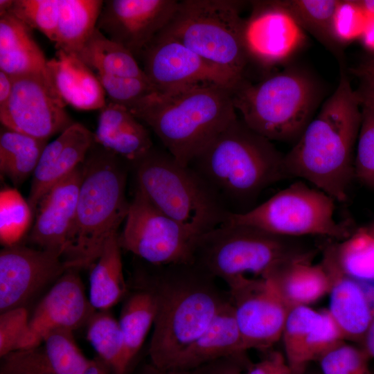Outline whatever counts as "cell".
Wrapping results in <instances>:
<instances>
[{
	"instance_id": "obj_1",
	"label": "cell",
	"mask_w": 374,
	"mask_h": 374,
	"mask_svg": "<svg viewBox=\"0 0 374 374\" xmlns=\"http://www.w3.org/2000/svg\"><path fill=\"white\" fill-rule=\"evenodd\" d=\"M216 279L193 262L135 268L132 284L148 291L155 303L148 348L153 364L167 369L229 301Z\"/></svg>"
},
{
	"instance_id": "obj_2",
	"label": "cell",
	"mask_w": 374,
	"mask_h": 374,
	"mask_svg": "<svg viewBox=\"0 0 374 374\" xmlns=\"http://www.w3.org/2000/svg\"><path fill=\"white\" fill-rule=\"evenodd\" d=\"M362 106L341 63L339 83L318 114L285 154L287 172L313 184L336 202L346 201L355 178L354 161Z\"/></svg>"
},
{
	"instance_id": "obj_3",
	"label": "cell",
	"mask_w": 374,
	"mask_h": 374,
	"mask_svg": "<svg viewBox=\"0 0 374 374\" xmlns=\"http://www.w3.org/2000/svg\"><path fill=\"white\" fill-rule=\"evenodd\" d=\"M188 166L231 214L248 211L255 206L253 204L265 189L290 179L285 154L238 117Z\"/></svg>"
},
{
	"instance_id": "obj_4",
	"label": "cell",
	"mask_w": 374,
	"mask_h": 374,
	"mask_svg": "<svg viewBox=\"0 0 374 374\" xmlns=\"http://www.w3.org/2000/svg\"><path fill=\"white\" fill-rule=\"evenodd\" d=\"M130 111L154 132L166 150L184 166H188L238 118L232 91L216 84L155 91Z\"/></svg>"
},
{
	"instance_id": "obj_5",
	"label": "cell",
	"mask_w": 374,
	"mask_h": 374,
	"mask_svg": "<svg viewBox=\"0 0 374 374\" xmlns=\"http://www.w3.org/2000/svg\"><path fill=\"white\" fill-rule=\"evenodd\" d=\"M95 143L83 163L75 217L62 258L71 269L91 267L106 241L125 222L127 166ZM129 164V163H128Z\"/></svg>"
},
{
	"instance_id": "obj_6",
	"label": "cell",
	"mask_w": 374,
	"mask_h": 374,
	"mask_svg": "<svg viewBox=\"0 0 374 374\" xmlns=\"http://www.w3.org/2000/svg\"><path fill=\"white\" fill-rule=\"evenodd\" d=\"M232 96L251 130L271 141L294 143L314 118L320 89L304 71L288 69L256 83L245 79Z\"/></svg>"
},
{
	"instance_id": "obj_7",
	"label": "cell",
	"mask_w": 374,
	"mask_h": 374,
	"mask_svg": "<svg viewBox=\"0 0 374 374\" xmlns=\"http://www.w3.org/2000/svg\"><path fill=\"white\" fill-rule=\"evenodd\" d=\"M136 189L196 237L227 222L231 215L202 178L166 150L154 147L131 165Z\"/></svg>"
},
{
	"instance_id": "obj_8",
	"label": "cell",
	"mask_w": 374,
	"mask_h": 374,
	"mask_svg": "<svg viewBox=\"0 0 374 374\" xmlns=\"http://www.w3.org/2000/svg\"><path fill=\"white\" fill-rule=\"evenodd\" d=\"M312 255L296 238L227 220L197 238L193 262L226 282L248 274L265 277L292 262L311 260Z\"/></svg>"
},
{
	"instance_id": "obj_9",
	"label": "cell",
	"mask_w": 374,
	"mask_h": 374,
	"mask_svg": "<svg viewBox=\"0 0 374 374\" xmlns=\"http://www.w3.org/2000/svg\"><path fill=\"white\" fill-rule=\"evenodd\" d=\"M245 1L184 0L160 32L240 80L249 62L244 40Z\"/></svg>"
},
{
	"instance_id": "obj_10",
	"label": "cell",
	"mask_w": 374,
	"mask_h": 374,
	"mask_svg": "<svg viewBox=\"0 0 374 374\" xmlns=\"http://www.w3.org/2000/svg\"><path fill=\"white\" fill-rule=\"evenodd\" d=\"M335 200L302 181H296L264 202L229 221L288 238L318 235L344 240L350 234L335 217Z\"/></svg>"
},
{
	"instance_id": "obj_11",
	"label": "cell",
	"mask_w": 374,
	"mask_h": 374,
	"mask_svg": "<svg viewBox=\"0 0 374 374\" xmlns=\"http://www.w3.org/2000/svg\"><path fill=\"white\" fill-rule=\"evenodd\" d=\"M197 238L135 188L118 234L121 249L152 265L190 263Z\"/></svg>"
},
{
	"instance_id": "obj_12",
	"label": "cell",
	"mask_w": 374,
	"mask_h": 374,
	"mask_svg": "<svg viewBox=\"0 0 374 374\" xmlns=\"http://www.w3.org/2000/svg\"><path fill=\"white\" fill-rule=\"evenodd\" d=\"M225 283L245 349L266 350L279 341L291 308L274 281L242 276Z\"/></svg>"
},
{
	"instance_id": "obj_13",
	"label": "cell",
	"mask_w": 374,
	"mask_h": 374,
	"mask_svg": "<svg viewBox=\"0 0 374 374\" xmlns=\"http://www.w3.org/2000/svg\"><path fill=\"white\" fill-rule=\"evenodd\" d=\"M7 103L0 107L2 125L30 136L48 140L73 122L47 72L12 77Z\"/></svg>"
},
{
	"instance_id": "obj_14",
	"label": "cell",
	"mask_w": 374,
	"mask_h": 374,
	"mask_svg": "<svg viewBox=\"0 0 374 374\" xmlns=\"http://www.w3.org/2000/svg\"><path fill=\"white\" fill-rule=\"evenodd\" d=\"M140 58L143 71L157 91L202 84L220 85L233 91L244 80L161 33L148 45Z\"/></svg>"
},
{
	"instance_id": "obj_15",
	"label": "cell",
	"mask_w": 374,
	"mask_h": 374,
	"mask_svg": "<svg viewBox=\"0 0 374 374\" xmlns=\"http://www.w3.org/2000/svg\"><path fill=\"white\" fill-rule=\"evenodd\" d=\"M69 267L61 254L19 244L0 252V313L26 305Z\"/></svg>"
},
{
	"instance_id": "obj_16",
	"label": "cell",
	"mask_w": 374,
	"mask_h": 374,
	"mask_svg": "<svg viewBox=\"0 0 374 374\" xmlns=\"http://www.w3.org/2000/svg\"><path fill=\"white\" fill-rule=\"evenodd\" d=\"M244 19V40L249 61L264 68L286 62L303 46L305 31L280 1H251Z\"/></svg>"
},
{
	"instance_id": "obj_17",
	"label": "cell",
	"mask_w": 374,
	"mask_h": 374,
	"mask_svg": "<svg viewBox=\"0 0 374 374\" xmlns=\"http://www.w3.org/2000/svg\"><path fill=\"white\" fill-rule=\"evenodd\" d=\"M179 1H104L96 28L136 59L168 25Z\"/></svg>"
},
{
	"instance_id": "obj_18",
	"label": "cell",
	"mask_w": 374,
	"mask_h": 374,
	"mask_svg": "<svg viewBox=\"0 0 374 374\" xmlns=\"http://www.w3.org/2000/svg\"><path fill=\"white\" fill-rule=\"evenodd\" d=\"M78 269L62 274L35 307L29 318L30 332L39 346L55 330L73 331L87 325L97 311L87 297Z\"/></svg>"
},
{
	"instance_id": "obj_19",
	"label": "cell",
	"mask_w": 374,
	"mask_h": 374,
	"mask_svg": "<svg viewBox=\"0 0 374 374\" xmlns=\"http://www.w3.org/2000/svg\"><path fill=\"white\" fill-rule=\"evenodd\" d=\"M83 172L82 163L50 188L39 201L28 235L29 242L37 249L63 256L75 217Z\"/></svg>"
},
{
	"instance_id": "obj_20",
	"label": "cell",
	"mask_w": 374,
	"mask_h": 374,
	"mask_svg": "<svg viewBox=\"0 0 374 374\" xmlns=\"http://www.w3.org/2000/svg\"><path fill=\"white\" fill-rule=\"evenodd\" d=\"M93 361L79 348L72 331L55 330L39 346L1 357L0 374H82Z\"/></svg>"
},
{
	"instance_id": "obj_21",
	"label": "cell",
	"mask_w": 374,
	"mask_h": 374,
	"mask_svg": "<svg viewBox=\"0 0 374 374\" xmlns=\"http://www.w3.org/2000/svg\"><path fill=\"white\" fill-rule=\"evenodd\" d=\"M95 143L93 133L75 122L46 145L33 175L27 199L34 215L43 196L84 162Z\"/></svg>"
},
{
	"instance_id": "obj_22",
	"label": "cell",
	"mask_w": 374,
	"mask_h": 374,
	"mask_svg": "<svg viewBox=\"0 0 374 374\" xmlns=\"http://www.w3.org/2000/svg\"><path fill=\"white\" fill-rule=\"evenodd\" d=\"M322 264L331 279L330 314L344 339L363 341L374 317V306L363 283L341 271L334 246L326 250Z\"/></svg>"
},
{
	"instance_id": "obj_23",
	"label": "cell",
	"mask_w": 374,
	"mask_h": 374,
	"mask_svg": "<svg viewBox=\"0 0 374 374\" xmlns=\"http://www.w3.org/2000/svg\"><path fill=\"white\" fill-rule=\"evenodd\" d=\"M246 351L229 301L167 369L191 370L222 359L245 357Z\"/></svg>"
},
{
	"instance_id": "obj_24",
	"label": "cell",
	"mask_w": 374,
	"mask_h": 374,
	"mask_svg": "<svg viewBox=\"0 0 374 374\" xmlns=\"http://www.w3.org/2000/svg\"><path fill=\"white\" fill-rule=\"evenodd\" d=\"M95 143L130 166L152 148L149 131L127 107L108 100L100 109Z\"/></svg>"
},
{
	"instance_id": "obj_25",
	"label": "cell",
	"mask_w": 374,
	"mask_h": 374,
	"mask_svg": "<svg viewBox=\"0 0 374 374\" xmlns=\"http://www.w3.org/2000/svg\"><path fill=\"white\" fill-rule=\"evenodd\" d=\"M46 72L66 105L79 110H100L105 105L106 93L96 74L77 55L57 50L47 60Z\"/></svg>"
},
{
	"instance_id": "obj_26",
	"label": "cell",
	"mask_w": 374,
	"mask_h": 374,
	"mask_svg": "<svg viewBox=\"0 0 374 374\" xmlns=\"http://www.w3.org/2000/svg\"><path fill=\"white\" fill-rule=\"evenodd\" d=\"M47 60L30 27L9 12L0 17V71L11 77L46 73Z\"/></svg>"
},
{
	"instance_id": "obj_27",
	"label": "cell",
	"mask_w": 374,
	"mask_h": 374,
	"mask_svg": "<svg viewBox=\"0 0 374 374\" xmlns=\"http://www.w3.org/2000/svg\"><path fill=\"white\" fill-rule=\"evenodd\" d=\"M265 277L271 278L290 307L313 303L331 288V279L322 263L297 260L282 266Z\"/></svg>"
},
{
	"instance_id": "obj_28",
	"label": "cell",
	"mask_w": 374,
	"mask_h": 374,
	"mask_svg": "<svg viewBox=\"0 0 374 374\" xmlns=\"http://www.w3.org/2000/svg\"><path fill=\"white\" fill-rule=\"evenodd\" d=\"M118 234L112 235L106 241L90 272L89 299L97 311L109 310L127 293Z\"/></svg>"
},
{
	"instance_id": "obj_29",
	"label": "cell",
	"mask_w": 374,
	"mask_h": 374,
	"mask_svg": "<svg viewBox=\"0 0 374 374\" xmlns=\"http://www.w3.org/2000/svg\"><path fill=\"white\" fill-rule=\"evenodd\" d=\"M103 3L102 0H60L57 50L78 55L96 28Z\"/></svg>"
},
{
	"instance_id": "obj_30",
	"label": "cell",
	"mask_w": 374,
	"mask_h": 374,
	"mask_svg": "<svg viewBox=\"0 0 374 374\" xmlns=\"http://www.w3.org/2000/svg\"><path fill=\"white\" fill-rule=\"evenodd\" d=\"M132 290L125 298L118 323L124 345V366L130 364L140 351L155 318V303L146 290L131 284Z\"/></svg>"
},
{
	"instance_id": "obj_31",
	"label": "cell",
	"mask_w": 374,
	"mask_h": 374,
	"mask_svg": "<svg viewBox=\"0 0 374 374\" xmlns=\"http://www.w3.org/2000/svg\"><path fill=\"white\" fill-rule=\"evenodd\" d=\"M95 73L125 78H148L136 58L97 28L77 55Z\"/></svg>"
},
{
	"instance_id": "obj_32",
	"label": "cell",
	"mask_w": 374,
	"mask_h": 374,
	"mask_svg": "<svg viewBox=\"0 0 374 374\" xmlns=\"http://www.w3.org/2000/svg\"><path fill=\"white\" fill-rule=\"evenodd\" d=\"M47 140L8 129L0 134V170L15 185L23 183L34 171Z\"/></svg>"
},
{
	"instance_id": "obj_33",
	"label": "cell",
	"mask_w": 374,
	"mask_h": 374,
	"mask_svg": "<svg viewBox=\"0 0 374 374\" xmlns=\"http://www.w3.org/2000/svg\"><path fill=\"white\" fill-rule=\"evenodd\" d=\"M339 0L280 1L299 26L341 58V48L332 34V18Z\"/></svg>"
},
{
	"instance_id": "obj_34",
	"label": "cell",
	"mask_w": 374,
	"mask_h": 374,
	"mask_svg": "<svg viewBox=\"0 0 374 374\" xmlns=\"http://www.w3.org/2000/svg\"><path fill=\"white\" fill-rule=\"evenodd\" d=\"M87 326V339L112 374H127L118 321L108 310L96 311Z\"/></svg>"
},
{
	"instance_id": "obj_35",
	"label": "cell",
	"mask_w": 374,
	"mask_h": 374,
	"mask_svg": "<svg viewBox=\"0 0 374 374\" xmlns=\"http://www.w3.org/2000/svg\"><path fill=\"white\" fill-rule=\"evenodd\" d=\"M335 256L341 271L363 283L374 284V235L360 229L334 245Z\"/></svg>"
},
{
	"instance_id": "obj_36",
	"label": "cell",
	"mask_w": 374,
	"mask_h": 374,
	"mask_svg": "<svg viewBox=\"0 0 374 374\" xmlns=\"http://www.w3.org/2000/svg\"><path fill=\"white\" fill-rule=\"evenodd\" d=\"M321 310L317 311L307 305L290 308L281 339L285 356L292 374H303V354L311 332L319 321Z\"/></svg>"
},
{
	"instance_id": "obj_37",
	"label": "cell",
	"mask_w": 374,
	"mask_h": 374,
	"mask_svg": "<svg viewBox=\"0 0 374 374\" xmlns=\"http://www.w3.org/2000/svg\"><path fill=\"white\" fill-rule=\"evenodd\" d=\"M33 212L19 192L5 188L0 193V240L4 247L18 244L30 228Z\"/></svg>"
},
{
	"instance_id": "obj_38",
	"label": "cell",
	"mask_w": 374,
	"mask_h": 374,
	"mask_svg": "<svg viewBox=\"0 0 374 374\" xmlns=\"http://www.w3.org/2000/svg\"><path fill=\"white\" fill-rule=\"evenodd\" d=\"M60 0H14L8 12L55 42Z\"/></svg>"
},
{
	"instance_id": "obj_39",
	"label": "cell",
	"mask_w": 374,
	"mask_h": 374,
	"mask_svg": "<svg viewBox=\"0 0 374 374\" xmlns=\"http://www.w3.org/2000/svg\"><path fill=\"white\" fill-rule=\"evenodd\" d=\"M37 346L30 332L26 308H17L0 313V357Z\"/></svg>"
},
{
	"instance_id": "obj_40",
	"label": "cell",
	"mask_w": 374,
	"mask_h": 374,
	"mask_svg": "<svg viewBox=\"0 0 374 374\" xmlns=\"http://www.w3.org/2000/svg\"><path fill=\"white\" fill-rule=\"evenodd\" d=\"M108 100L130 109L141 100L157 91L148 78H125L96 73Z\"/></svg>"
},
{
	"instance_id": "obj_41",
	"label": "cell",
	"mask_w": 374,
	"mask_h": 374,
	"mask_svg": "<svg viewBox=\"0 0 374 374\" xmlns=\"http://www.w3.org/2000/svg\"><path fill=\"white\" fill-rule=\"evenodd\" d=\"M368 18L357 0H339L332 21V34L336 44L342 48L359 39Z\"/></svg>"
},
{
	"instance_id": "obj_42",
	"label": "cell",
	"mask_w": 374,
	"mask_h": 374,
	"mask_svg": "<svg viewBox=\"0 0 374 374\" xmlns=\"http://www.w3.org/2000/svg\"><path fill=\"white\" fill-rule=\"evenodd\" d=\"M369 356L363 348L337 345L319 359L322 374H371Z\"/></svg>"
},
{
	"instance_id": "obj_43",
	"label": "cell",
	"mask_w": 374,
	"mask_h": 374,
	"mask_svg": "<svg viewBox=\"0 0 374 374\" xmlns=\"http://www.w3.org/2000/svg\"><path fill=\"white\" fill-rule=\"evenodd\" d=\"M354 175L374 188V113L362 107V123L356 145Z\"/></svg>"
},
{
	"instance_id": "obj_44",
	"label": "cell",
	"mask_w": 374,
	"mask_h": 374,
	"mask_svg": "<svg viewBox=\"0 0 374 374\" xmlns=\"http://www.w3.org/2000/svg\"><path fill=\"white\" fill-rule=\"evenodd\" d=\"M244 374H292V371L285 356L279 352H274L251 365Z\"/></svg>"
},
{
	"instance_id": "obj_45",
	"label": "cell",
	"mask_w": 374,
	"mask_h": 374,
	"mask_svg": "<svg viewBox=\"0 0 374 374\" xmlns=\"http://www.w3.org/2000/svg\"><path fill=\"white\" fill-rule=\"evenodd\" d=\"M213 362L191 370L165 369L151 362L142 364L134 374H211Z\"/></svg>"
},
{
	"instance_id": "obj_46",
	"label": "cell",
	"mask_w": 374,
	"mask_h": 374,
	"mask_svg": "<svg viewBox=\"0 0 374 374\" xmlns=\"http://www.w3.org/2000/svg\"><path fill=\"white\" fill-rule=\"evenodd\" d=\"M246 361L245 357L222 359L213 362L211 374H244L242 367Z\"/></svg>"
},
{
	"instance_id": "obj_47",
	"label": "cell",
	"mask_w": 374,
	"mask_h": 374,
	"mask_svg": "<svg viewBox=\"0 0 374 374\" xmlns=\"http://www.w3.org/2000/svg\"><path fill=\"white\" fill-rule=\"evenodd\" d=\"M351 73L360 78L363 83L374 86V58L350 69Z\"/></svg>"
},
{
	"instance_id": "obj_48",
	"label": "cell",
	"mask_w": 374,
	"mask_h": 374,
	"mask_svg": "<svg viewBox=\"0 0 374 374\" xmlns=\"http://www.w3.org/2000/svg\"><path fill=\"white\" fill-rule=\"evenodd\" d=\"M357 91L362 107L374 113V86L363 83L361 88Z\"/></svg>"
},
{
	"instance_id": "obj_49",
	"label": "cell",
	"mask_w": 374,
	"mask_h": 374,
	"mask_svg": "<svg viewBox=\"0 0 374 374\" xmlns=\"http://www.w3.org/2000/svg\"><path fill=\"white\" fill-rule=\"evenodd\" d=\"M12 77L0 71V107L8 101L12 91Z\"/></svg>"
},
{
	"instance_id": "obj_50",
	"label": "cell",
	"mask_w": 374,
	"mask_h": 374,
	"mask_svg": "<svg viewBox=\"0 0 374 374\" xmlns=\"http://www.w3.org/2000/svg\"><path fill=\"white\" fill-rule=\"evenodd\" d=\"M359 39L366 49L374 53V15H368L365 29Z\"/></svg>"
},
{
	"instance_id": "obj_51",
	"label": "cell",
	"mask_w": 374,
	"mask_h": 374,
	"mask_svg": "<svg viewBox=\"0 0 374 374\" xmlns=\"http://www.w3.org/2000/svg\"><path fill=\"white\" fill-rule=\"evenodd\" d=\"M363 349L370 358H374V317L366 332Z\"/></svg>"
},
{
	"instance_id": "obj_52",
	"label": "cell",
	"mask_w": 374,
	"mask_h": 374,
	"mask_svg": "<svg viewBox=\"0 0 374 374\" xmlns=\"http://www.w3.org/2000/svg\"><path fill=\"white\" fill-rule=\"evenodd\" d=\"M82 374H112L107 366L100 361L93 359L90 366Z\"/></svg>"
},
{
	"instance_id": "obj_53",
	"label": "cell",
	"mask_w": 374,
	"mask_h": 374,
	"mask_svg": "<svg viewBox=\"0 0 374 374\" xmlns=\"http://www.w3.org/2000/svg\"><path fill=\"white\" fill-rule=\"evenodd\" d=\"M357 2L368 15H374V0H357Z\"/></svg>"
},
{
	"instance_id": "obj_54",
	"label": "cell",
	"mask_w": 374,
	"mask_h": 374,
	"mask_svg": "<svg viewBox=\"0 0 374 374\" xmlns=\"http://www.w3.org/2000/svg\"><path fill=\"white\" fill-rule=\"evenodd\" d=\"M14 0H0V17L8 12Z\"/></svg>"
},
{
	"instance_id": "obj_55",
	"label": "cell",
	"mask_w": 374,
	"mask_h": 374,
	"mask_svg": "<svg viewBox=\"0 0 374 374\" xmlns=\"http://www.w3.org/2000/svg\"><path fill=\"white\" fill-rule=\"evenodd\" d=\"M370 231L374 235V226Z\"/></svg>"
}]
</instances>
